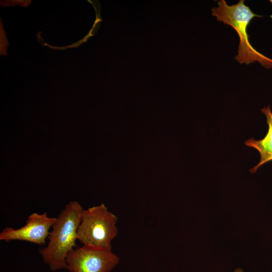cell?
<instances>
[{
    "instance_id": "obj_1",
    "label": "cell",
    "mask_w": 272,
    "mask_h": 272,
    "mask_svg": "<svg viewBox=\"0 0 272 272\" xmlns=\"http://www.w3.org/2000/svg\"><path fill=\"white\" fill-rule=\"evenodd\" d=\"M83 210L79 202L71 201L56 218L48 237L47 246L39 250L43 262L48 265L50 270L66 268V256L77 246V233Z\"/></svg>"
},
{
    "instance_id": "obj_5",
    "label": "cell",
    "mask_w": 272,
    "mask_h": 272,
    "mask_svg": "<svg viewBox=\"0 0 272 272\" xmlns=\"http://www.w3.org/2000/svg\"><path fill=\"white\" fill-rule=\"evenodd\" d=\"M56 218L49 217L47 213H33L28 217L26 224L18 229L6 227L0 233V240L9 242L24 241L39 245H44Z\"/></svg>"
},
{
    "instance_id": "obj_7",
    "label": "cell",
    "mask_w": 272,
    "mask_h": 272,
    "mask_svg": "<svg viewBox=\"0 0 272 272\" xmlns=\"http://www.w3.org/2000/svg\"><path fill=\"white\" fill-rule=\"evenodd\" d=\"M234 272H243V271L241 268H238L235 270Z\"/></svg>"
},
{
    "instance_id": "obj_8",
    "label": "cell",
    "mask_w": 272,
    "mask_h": 272,
    "mask_svg": "<svg viewBox=\"0 0 272 272\" xmlns=\"http://www.w3.org/2000/svg\"><path fill=\"white\" fill-rule=\"evenodd\" d=\"M269 2L272 4V0H270Z\"/></svg>"
},
{
    "instance_id": "obj_6",
    "label": "cell",
    "mask_w": 272,
    "mask_h": 272,
    "mask_svg": "<svg viewBox=\"0 0 272 272\" xmlns=\"http://www.w3.org/2000/svg\"><path fill=\"white\" fill-rule=\"evenodd\" d=\"M261 111L265 115L268 125L267 134L261 140H256L251 138L245 142L246 146L256 149L260 156L259 162L249 170L251 173H255L265 163L272 161V112L270 106L263 107Z\"/></svg>"
},
{
    "instance_id": "obj_3",
    "label": "cell",
    "mask_w": 272,
    "mask_h": 272,
    "mask_svg": "<svg viewBox=\"0 0 272 272\" xmlns=\"http://www.w3.org/2000/svg\"><path fill=\"white\" fill-rule=\"evenodd\" d=\"M117 217L104 203L83 209L77 239L83 245L112 250L116 236Z\"/></svg>"
},
{
    "instance_id": "obj_4",
    "label": "cell",
    "mask_w": 272,
    "mask_h": 272,
    "mask_svg": "<svg viewBox=\"0 0 272 272\" xmlns=\"http://www.w3.org/2000/svg\"><path fill=\"white\" fill-rule=\"evenodd\" d=\"M65 262L70 272H110L119 258L112 250L83 245L71 250Z\"/></svg>"
},
{
    "instance_id": "obj_2",
    "label": "cell",
    "mask_w": 272,
    "mask_h": 272,
    "mask_svg": "<svg viewBox=\"0 0 272 272\" xmlns=\"http://www.w3.org/2000/svg\"><path fill=\"white\" fill-rule=\"evenodd\" d=\"M244 0L229 5L225 0L218 2V6L212 9V15L217 20L232 27L237 33L239 44L235 59L240 63L248 64L257 62L266 69H272V59L256 50L251 44L247 33V27L255 17L263 16L254 13L245 5Z\"/></svg>"
}]
</instances>
